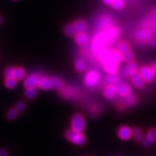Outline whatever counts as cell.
<instances>
[{
    "instance_id": "6da1fadb",
    "label": "cell",
    "mask_w": 156,
    "mask_h": 156,
    "mask_svg": "<svg viewBox=\"0 0 156 156\" xmlns=\"http://www.w3.org/2000/svg\"><path fill=\"white\" fill-rule=\"evenodd\" d=\"M111 40L106 33V31H101L93 39L92 51L95 54H98L101 51L107 48L110 44Z\"/></svg>"
},
{
    "instance_id": "7a4b0ae2",
    "label": "cell",
    "mask_w": 156,
    "mask_h": 156,
    "mask_svg": "<svg viewBox=\"0 0 156 156\" xmlns=\"http://www.w3.org/2000/svg\"><path fill=\"white\" fill-rule=\"evenodd\" d=\"M87 28V23L85 20H78L73 23L67 25L64 28V34L68 36H73L81 32H85Z\"/></svg>"
},
{
    "instance_id": "3957f363",
    "label": "cell",
    "mask_w": 156,
    "mask_h": 156,
    "mask_svg": "<svg viewBox=\"0 0 156 156\" xmlns=\"http://www.w3.org/2000/svg\"><path fill=\"white\" fill-rule=\"evenodd\" d=\"M71 129L73 131L83 133L85 129V119L80 114L74 115L71 121Z\"/></svg>"
},
{
    "instance_id": "277c9868",
    "label": "cell",
    "mask_w": 156,
    "mask_h": 156,
    "mask_svg": "<svg viewBox=\"0 0 156 156\" xmlns=\"http://www.w3.org/2000/svg\"><path fill=\"white\" fill-rule=\"evenodd\" d=\"M100 78L101 75L98 71L95 69H91L87 72L84 77V84L89 87H95L100 81Z\"/></svg>"
},
{
    "instance_id": "5b68a950",
    "label": "cell",
    "mask_w": 156,
    "mask_h": 156,
    "mask_svg": "<svg viewBox=\"0 0 156 156\" xmlns=\"http://www.w3.org/2000/svg\"><path fill=\"white\" fill-rule=\"evenodd\" d=\"M118 50L119 51L123 56V59L125 62H131L134 59V54L131 50L129 44L126 41H122L119 44Z\"/></svg>"
},
{
    "instance_id": "8992f818",
    "label": "cell",
    "mask_w": 156,
    "mask_h": 156,
    "mask_svg": "<svg viewBox=\"0 0 156 156\" xmlns=\"http://www.w3.org/2000/svg\"><path fill=\"white\" fill-rule=\"evenodd\" d=\"M66 137L69 141L77 145H82L86 141V138L83 133H80L70 129L66 133Z\"/></svg>"
},
{
    "instance_id": "52a82bcc",
    "label": "cell",
    "mask_w": 156,
    "mask_h": 156,
    "mask_svg": "<svg viewBox=\"0 0 156 156\" xmlns=\"http://www.w3.org/2000/svg\"><path fill=\"white\" fill-rule=\"evenodd\" d=\"M138 69H139L138 64L132 60L131 62H129L127 64H126L125 66H124L122 68L121 75L124 78L130 77L134 73H135L136 71H138Z\"/></svg>"
},
{
    "instance_id": "ba28073f",
    "label": "cell",
    "mask_w": 156,
    "mask_h": 156,
    "mask_svg": "<svg viewBox=\"0 0 156 156\" xmlns=\"http://www.w3.org/2000/svg\"><path fill=\"white\" fill-rule=\"evenodd\" d=\"M142 76V79L146 83H151L153 82L155 78V74L152 69L151 67H148V66H143L140 68V70H138Z\"/></svg>"
},
{
    "instance_id": "9c48e42d",
    "label": "cell",
    "mask_w": 156,
    "mask_h": 156,
    "mask_svg": "<svg viewBox=\"0 0 156 156\" xmlns=\"http://www.w3.org/2000/svg\"><path fill=\"white\" fill-rule=\"evenodd\" d=\"M135 38L141 43H148L153 38V32L150 29H141L135 33Z\"/></svg>"
},
{
    "instance_id": "30bf717a",
    "label": "cell",
    "mask_w": 156,
    "mask_h": 156,
    "mask_svg": "<svg viewBox=\"0 0 156 156\" xmlns=\"http://www.w3.org/2000/svg\"><path fill=\"white\" fill-rule=\"evenodd\" d=\"M117 89V94L122 98H125L132 94V87L125 82H119L116 84Z\"/></svg>"
},
{
    "instance_id": "8fae6325",
    "label": "cell",
    "mask_w": 156,
    "mask_h": 156,
    "mask_svg": "<svg viewBox=\"0 0 156 156\" xmlns=\"http://www.w3.org/2000/svg\"><path fill=\"white\" fill-rule=\"evenodd\" d=\"M41 77V76L38 74L34 73L31 74L30 75H29L25 78L24 81V85L25 87H36L38 86L39 81H40Z\"/></svg>"
},
{
    "instance_id": "7c38bea8",
    "label": "cell",
    "mask_w": 156,
    "mask_h": 156,
    "mask_svg": "<svg viewBox=\"0 0 156 156\" xmlns=\"http://www.w3.org/2000/svg\"><path fill=\"white\" fill-rule=\"evenodd\" d=\"M156 141V129L153 128L149 130L147 135L142 139V145L145 147H149Z\"/></svg>"
},
{
    "instance_id": "4fadbf2b",
    "label": "cell",
    "mask_w": 156,
    "mask_h": 156,
    "mask_svg": "<svg viewBox=\"0 0 156 156\" xmlns=\"http://www.w3.org/2000/svg\"><path fill=\"white\" fill-rule=\"evenodd\" d=\"M38 87L44 90H49L54 88L52 78L48 77H41L39 81Z\"/></svg>"
},
{
    "instance_id": "5bb4252c",
    "label": "cell",
    "mask_w": 156,
    "mask_h": 156,
    "mask_svg": "<svg viewBox=\"0 0 156 156\" xmlns=\"http://www.w3.org/2000/svg\"><path fill=\"white\" fill-rule=\"evenodd\" d=\"M103 69L108 74H116L119 70V64L110 59L108 62L103 63Z\"/></svg>"
},
{
    "instance_id": "9a60e30c",
    "label": "cell",
    "mask_w": 156,
    "mask_h": 156,
    "mask_svg": "<svg viewBox=\"0 0 156 156\" xmlns=\"http://www.w3.org/2000/svg\"><path fill=\"white\" fill-rule=\"evenodd\" d=\"M132 83L137 88H142L145 85V81L142 79V76L140 75L139 71H136L130 76Z\"/></svg>"
},
{
    "instance_id": "2e32d148",
    "label": "cell",
    "mask_w": 156,
    "mask_h": 156,
    "mask_svg": "<svg viewBox=\"0 0 156 156\" xmlns=\"http://www.w3.org/2000/svg\"><path fill=\"white\" fill-rule=\"evenodd\" d=\"M132 130L127 126H122L119 129L118 135L120 139L123 140H128L131 138Z\"/></svg>"
},
{
    "instance_id": "e0dca14e",
    "label": "cell",
    "mask_w": 156,
    "mask_h": 156,
    "mask_svg": "<svg viewBox=\"0 0 156 156\" xmlns=\"http://www.w3.org/2000/svg\"><path fill=\"white\" fill-rule=\"evenodd\" d=\"M117 94L116 85H108L103 90V95L107 99H113Z\"/></svg>"
},
{
    "instance_id": "ac0fdd59",
    "label": "cell",
    "mask_w": 156,
    "mask_h": 156,
    "mask_svg": "<svg viewBox=\"0 0 156 156\" xmlns=\"http://www.w3.org/2000/svg\"><path fill=\"white\" fill-rule=\"evenodd\" d=\"M75 38L77 44L81 46H86L88 44L89 38L85 32H81L76 34L75 36Z\"/></svg>"
},
{
    "instance_id": "d6986e66",
    "label": "cell",
    "mask_w": 156,
    "mask_h": 156,
    "mask_svg": "<svg viewBox=\"0 0 156 156\" xmlns=\"http://www.w3.org/2000/svg\"><path fill=\"white\" fill-rule=\"evenodd\" d=\"M98 59L101 63H105V62H108V60L112 59L111 58V50L108 48H105L101 52L98 54Z\"/></svg>"
},
{
    "instance_id": "ffe728a7",
    "label": "cell",
    "mask_w": 156,
    "mask_h": 156,
    "mask_svg": "<svg viewBox=\"0 0 156 156\" xmlns=\"http://www.w3.org/2000/svg\"><path fill=\"white\" fill-rule=\"evenodd\" d=\"M111 58L119 65L122 64L124 61L122 54L118 49L111 50Z\"/></svg>"
},
{
    "instance_id": "44dd1931",
    "label": "cell",
    "mask_w": 156,
    "mask_h": 156,
    "mask_svg": "<svg viewBox=\"0 0 156 156\" xmlns=\"http://www.w3.org/2000/svg\"><path fill=\"white\" fill-rule=\"evenodd\" d=\"M75 67L78 73H83L87 68V63L83 58H77L75 62Z\"/></svg>"
},
{
    "instance_id": "7402d4cb",
    "label": "cell",
    "mask_w": 156,
    "mask_h": 156,
    "mask_svg": "<svg viewBox=\"0 0 156 156\" xmlns=\"http://www.w3.org/2000/svg\"><path fill=\"white\" fill-rule=\"evenodd\" d=\"M25 77V71L22 67L14 68V73H13V77L17 80H23Z\"/></svg>"
},
{
    "instance_id": "603a6c76",
    "label": "cell",
    "mask_w": 156,
    "mask_h": 156,
    "mask_svg": "<svg viewBox=\"0 0 156 156\" xmlns=\"http://www.w3.org/2000/svg\"><path fill=\"white\" fill-rule=\"evenodd\" d=\"M106 82L108 85H116L119 82V77L117 74H108L106 78Z\"/></svg>"
},
{
    "instance_id": "cb8c5ba5",
    "label": "cell",
    "mask_w": 156,
    "mask_h": 156,
    "mask_svg": "<svg viewBox=\"0 0 156 156\" xmlns=\"http://www.w3.org/2000/svg\"><path fill=\"white\" fill-rule=\"evenodd\" d=\"M124 98V104L126 105V106L130 107L134 106V104L136 103V101H137V98H136V95L132 94H130L128 96H126Z\"/></svg>"
},
{
    "instance_id": "d4e9b609",
    "label": "cell",
    "mask_w": 156,
    "mask_h": 156,
    "mask_svg": "<svg viewBox=\"0 0 156 156\" xmlns=\"http://www.w3.org/2000/svg\"><path fill=\"white\" fill-rule=\"evenodd\" d=\"M25 96L29 99L35 98L38 95V91L36 87H27L25 93Z\"/></svg>"
},
{
    "instance_id": "484cf974",
    "label": "cell",
    "mask_w": 156,
    "mask_h": 156,
    "mask_svg": "<svg viewBox=\"0 0 156 156\" xmlns=\"http://www.w3.org/2000/svg\"><path fill=\"white\" fill-rule=\"evenodd\" d=\"M54 88L62 89L64 87V81L60 77H54L52 78Z\"/></svg>"
},
{
    "instance_id": "4316f807",
    "label": "cell",
    "mask_w": 156,
    "mask_h": 156,
    "mask_svg": "<svg viewBox=\"0 0 156 156\" xmlns=\"http://www.w3.org/2000/svg\"><path fill=\"white\" fill-rule=\"evenodd\" d=\"M132 136L136 141H139V140L142 139V136H143V133L142 131L140 128H134L132 130Z\"/></svg>"
},
{
    "instance_id": "83f0119b",
    "label": "cell",
    "mask_w": 156,
    "mask_h": 156,
    "mask_svg": "<svg viewBox=\"0 0 156 156\" xmlns=\"http://www.w3.org/2000/svg\"><path fill=\"white\" fill-rule=\"evenodd\" d=\"M5 84L6 87H8L9 89L14 88L17 85V80H15L14 77L6 78Z\"/></svg>"
},
{
    "instance_id": "f1b7e54d",
    "label": "cell",
    "mask_w": 156,
    "mask_h": 156,
    "mask_svg": "<svg viewBox=\"0 0 156 156\" xmlns=\"http://www.w3.org/2000/svg\"><path fill=\"white\" fill-rule=\"evenodd\" d=\"M112 6L114 9H117V10H120V9L124 8V4L122 0H114V3L112 4Z\"/></svg>"
},
{
    "instance_id": "f546056e",
    "label": "cell",
    "mask_w": 156,
    "mask_h": 156,
    "mask_svg": "<svg viewBox=\"0 0 156 156\" xmlns=\"http://www.w3.org/2000/svg\"><path fill=\"white\" fill-rule=\"evenodd\" d=\"M17 115H18V112L16 110V108H12L9 110L8 114H7V118L9 120H13L17 118Z\"/></svg>"
},
{
    "instance_id": "4dcf8cb0",
    "label": "cell",
    "mask_w": 156,
    "mask_h": 156,
    "mask_svg": "<svg viewBox=\"0 0 156 156\" xmlns=\"http://www.w3.org/2000/svg\"><path fill=\"white\" fill-rule=\"evenodd\" d=\"M25 103L23 101H18L15 105V108L18 112H22L25 109Z\"/></svg>"
},
{
    "instance_id": "1f68e13d",
    "label": "cell",
    "mask_w": 156,
    "mask_h": 156,
    "mask_svg": "<svg viewBox=\"0 0 156 156\" xmlns=\"http://www.w3.org/2000/svg\"><path fill=\"white\" fill-rule=\"evenodd\" d=\"M13 73H14V68L13 67H7L5 70V76L6 78L13 77Z\"/></svg>"
},
{
    "instance_id": "d6a6232c",
    "label": "cell",
    "mask_w": 156,
    "mask_h": 156,
    "mask_svg": "<svg viewBox=\"0 0 156 156\" xmlns=\"http://www.w3.org/2000/svg\"><path fill=\"white\" fill-rule=\"evenodd\" d=\"M148 43H149L150 46H152V47L156 48V38H152Z\"/></svg>"
},
{
    "instance_id": "836d02e7",
    "label": "cell",
    "mask_w": 156,
    "mask_h": 156,
    "mask_svg": "<svg viewBox=\"0 0 156 156\" xmlns=\"http://www.w3.org/2000/svg\"><path fill=\"white\" fill-rule=\"evenodd\" d=\"M103 2H104L107 5H112V4L114 3V0H103Z\"/></svg>"
},
{
    "instance_id": "e575fe53",
    "label": "cell",
    "mask_w": 156,
    "mask_h": 156,
    "mask_svg": "<svg viewBox=\"0 0 156 156\" xmlns=\"http://www.w3.org/2000/svg\"><path fill=\"white\" fill-rule=\"evenodd\" d=\"M0 156H8L5 150H0Z\"/></svg>"
},
{
    "instance_id": "d590c367",
    "label": "cell",
    "mask_w": 156,
    "mask_h": 156,
    "mask_svg": "<svg viewBox=\"0 0 156 156\" xmlns=\"http://www.w3.org/2000/svg\"><path fill=\"white\" fill-rule=\"evenodd\" d=\"M151 68H152V69L153 70V72H154V73H155V75H156V62H153V63L152 64Z\"/></svg>"
},
{
    "instance_id": "8d00e7d4",
    "label": "cell",
    "mask_w": 156,
    "mask_h": 156,
    "mask_svg": "<svg viewBox=\"0 0 156 156\" xmlns=\"http://www.w3.org/2000/svg\"><path fill=\"white\" fill-rule=\"evenodd\" d=\"M1 21H2V18H1V16H0V23H1Z\"/></svg>"
}]
</instances>
